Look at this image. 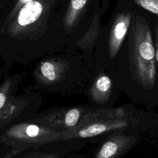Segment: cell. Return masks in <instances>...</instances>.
I'll list each match as a JSON object with an SVG mask.
<instances>
[{
  "label": "cell",
  "instance_id": "9c48e42d",
  "mask_svg": "<svg viewBox=\"0 0 158 158\" xmlns=\"http://www.w3.org/2000/svg\"><path fill=\"white\" fill-rule=\"evenodd\" d=\"M110 0H107V3ZM136 6L158 16V0H128Z\"/></svg>",
  "mask_w": 158,
  "mask_h": 158
},
{
  "label": "cell",
  "instance_id": "277c9868",
  "mask_svg": "<svg viewBox=\"0 0 158 158\" xmlns=\"http://www.w3.org/2000/svg\"><path fill=\"white\" fill-rule=\"evenodd\" d=\"M2 140L13 148L12 152L15 154L31 147L38 148L62 140V133L40 124L20 123L6 131Z\"/></svg>",
  "mask_w": 158,
  "mask_h": 158
},
{
  "label": "cell",
  "instance_id": "52a82bcc",
  "mask_svg": "<svg viewBox=\"0 0 158 158\" xmlns=\"http://www.w3.org/2000/svg\"><path fill=\"white\" fill-rule=\"evenodd\" d=\"M85 113L83 110L73 108L63 114H53L36 120L40 125L55 131L65 132L75 128Z\"/></svg>",
  "mask_w": 158,
  "mask_h": 158
},
{
  "label": "cell",
  "instance_id": "8992f818",
  "mask_svg": "<svg viewBox=\"0 0 158 158\" xmlns=\"http://www.w3.org/2000/svg\"><path fill=\"white\" fill-rule=\"evenodd\" d=\"M141 135L115 132L106 137L94 158H122L137 146Z\"/></svg>",
  "mask_w": 158,
  "mask_h": 158
},
{
  "label": "cell",
  "instance_id": "9a60e30c",
  "mask_svg": "<svg viewBox=\"0 0 158 158\" xmlns=\"http://www.w3.org/2000/svg\"><path fill=\"white\" fill-rule=\"evenodd\" d=\"M12 116L6 115L0 112V125L6 122L9 119H10Z\"/></svg>",
  "mask_w": 158,
  "mask_h": 158
},
{
  "label": "cell",
  "instance_id": "8fae6325",
  "mask_svg": "<svg viewBox=\"0 0 158 158\" xmlns=\"http://www.w3.org/2000/svg\"><path fill=\"white\" fill-rule=\"evenodd\" d=\"M41 72L44 76L51 81L54 80L56 78L54 66L50 62H45L42 65Z\"/></svg>",
  "mask_w": 158,
  "mask_h": 158
},
{
  "label": "cell",
  "instance_id": "6da1fadb",
  "mask_svg": "<svg viewBox=\"0 0 158 158\" xmlns=\"http://www.w3.org/2000/svg\"><path fill=\"white\" fill-rule=\"evenodd\" d=\"M154 14L136 6L117 56L122 92L148 110L158 104V70L153 41Z\"/></svg>",
  "mask_w": 158,
  "mask_h": 158
},
{
  "label": "cell",
  "instance_id": "e0dca14e",
  "mask_svg": "<svg viewBox=\"0 0 158 158\" xmlns=\"http://www.w3.org/2000/svg\"><path fill=\"white\" fill-rule=\"evenodd\" d=\"M48 158H51V157H48Z\"/></svg>",
  "mask_w": 158,
  "mask_h": 158
},
{
  "label": "cell",
  "instance_id": "7c38bea8",
  "mask_svg": "<svg viewBox=\"0 0 158 158\" xmlns=\"http://www.w3.org/2000/svg\"><path fill=\"white\" fill-rule=\"evenodd\" d=\"M87 0H72V7L75 9H81L86 4Z\"/></svg>",
  "mask_w": 158,
  "mask_h": 158
},
{
  "label": "cell",
  "instance_id": "30bf717a",
  "mask_svg": "<svg viewBox=\"0 0 158 158\" xmlns=\"http://www.w3.org/2000/svg\"><path fill=\"white\" fill-rule=\"evenodd\" d=\"M153 41L155 49L156 60L157 64V68L158 70V16L154 15L153 20Z\"/></svg>",
  "mask_w": 158,
  "mask_h": 158
},
{
  "label": "cell",
  "instance_id": "7a4b0ae2",
  "mask_svg": "<svg viewBox=\"0 0 158 158\" xmlns=\"http://www.w3.org/2000/svg\"><path fill=\"white\" fill-rule=\"evenodd\" d=\"M158 120V114L139 108L132 103L120 106L88 110L78 125L62 133V140L93 138L115 132L142 135L148 133Z\"/></svg>",
  "mask_w": 158,
  "mask_h": 158
},
{
  "label": "cell",
  "instance_id": "5b68a950",
  "mask_svg": "<svg viewBox=\"0 0 158 158\" xmlns=\"http://www.w3.org/2000/svg\"><path fill=\"white\" fill-rule=\"evenodd\" d=\"M93 91V99L101 109L113 107L122 92V85L115 70H106L96 79Z\"/></svg>",
  "mask_w": 158,
  "mask_h": 158
},
{
  "label": "cell",
  "instance_id": "2e32d148",
  "mask_svg": "<svg viewBox=\"0 0 158 158\" xmlns=\"http://www.w3.org/2000/svg\"><path fill=\"white\" fill-rule=\"evenodd\" d=\"M22 1L24 2H28L31 1V0H22Z\"/></svg>",
  "mask_w": 158,
  "mask_h": 158
},
{
  "label": "cell",
  "instance_id": "3957f363",
  "mask_svg": "<svg viewBox=\"0 0 158 158\" xmlns=\"http://www.w3.org/2000/svg\"><path fill=\"white\" fill-rule=\"evenodd\" d=\"M136 8V5L128 0H117L115 9L101 36L100 57L104 69L115 70L117 54Z\"/></svg>",
  "mask_w": 158,
  "mask_h": 158
},
{
  "label": "cell",
  "instance_id": "5bb4252c",
  "mask_svg": "<svg viewBox=\"0 0 158 158\" xmlns=\"http://www.w3.org/2000/svg\"><path fill=\"white\" fill-rule=\"evenodd\" d=\"M6 96L4 95V94L2 93H0V112L2 114H6V115H9L8 114L1 112V110L2 109V108L4 106V104L6 102Z\"/></svg>",
  "mask_w": 158,
  "mask_h": 158
},
{
  "label": "cell",
  "instance_id": "ba28073f",
  "mask_svg": "<svg viewBox=\"0 0 158 158\" xmlns=\"http://www.w3.org/2000/svg\"><path fill=\"white\" fill-rule=\"evenodd\" d=\"M41 4L36 1L27 2L20 10L18 22L20 25L25 26L32 23L37 20L42 12Z\"/></svg>",
  "mask_w": 158,
  "mask_h": 158
},
{
  "label": "cell",
  "instance_id": "4fadbf2b",
  "mask_svg": "<svg viewBox=\"0 0 158 158\" xmlns=\"http://www.w3.org/2000/svg\"><path fill=\"white\" fill-rule=\"evenodd\" d=\"M151 137L154 138H157L158 139V120L156 123L153 126L151 130L148 132Z\"/></svg>",
  "mask_w": 158,
  "mask_h": 158
}]
</instances>
